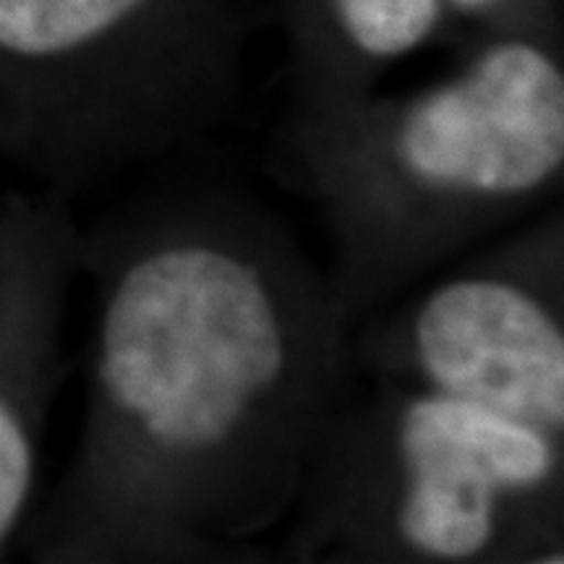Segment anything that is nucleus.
Instances as JSON below:
<instances>
[{
    "instance_id": "f257e3e1",
    "label": "nucleus",
    "mask_w": 564,
    "mask_h": 564,
    "mask_svg": "<svg viewBox=\"0 0 564 564\" xmlns=\"http://www.w3.org/2000/svg\"><path fill=\"white\" fill-rule=\"evenodd\" d=\"M329 267L270 204L167 183L105 295L97 384L131 552L243 562L288 525L356 382Z\"/></svg>"
},
{
    "instance_id": "f03ea898",
    "label": "nucleus",
    "mask_w": 564,
    "mask_h": 564,
    "mask_svg": "<svg viewBox=\"0 0 564 564\" xmlns=\"http://www.w3.org/2000/svg\"><path fill=\"white\" fill-rule=\"evenodd\" d=\"M280 158L319 209L329 274L361 324L554 199L562 68L533 42H497L403 108L324 112Z\"/></svg>"
},
{
    "instance_id": "7ed1b4c3",
    "label": "nucleus",
    "mask_w": 564,
    "mask_h": 564,
    "mask_svg": "<svg viewBox=\"0 0 564 564\" xmlns=\"http://www.w3.org/2000/svg\"><path fill=\"white\" fill-rule=\"evenodd\" d=\"M564 440L358 371L288 520L299 562H562Z\"/></svg>"
},
{
    "instance_id": "20e7f679",
    "label": "nucleus",
    "mask_w": 564,
    "mask_h": 564,
    "mask_svg": "<svg viewBox=\"0 0 564 564\" xmlns=\"http://www.w3.org/2000/svg\"><path fill=\"white\" fill-rule=\"evenodd\" d=\"M502 241L356 324V366L564 440L562 217Z\"/></svg>"
},
{
    "instance_id": "39448f33",
    "label": "nucleus",
    "mask_w": 564,
    "mask_h": 564,
    "mask_svg": "<svg viewBox=\"0 0 564 564\" xmlns=\"http://www.w3.org/2000/svg\"><path fill=\"white\" fill-rule=\"evenodd\" d=\"M152 0H0V55L53 63L131 30Z\"/></svg>"
},
{
    "instance_id": "423d86ee",
    "label": "nucleus",
    "mask_w": 564,
    "mask_h": 564,
    "mask_svg": "<svg viewBox=\"0 0 564 564\" xmlns=\"http://www.w3.org/2000/svg\"><path fill=\"white\" fill-rule=\"evenodd\" d=\"M343 37L369 61L411 53L434 30L440 0H329Z\"/></svg>"
},
{
    "instance_id": "0eeeda50",
    "label": "nucleus",
    "mask_w": 564,
    "mask_h": 564,
    "mask_svg": "<svg viewBox=\"0 0 564 564\" xmlns=\"http://www.w3.org/2000/svg\"><path fill=\"white\" fill-rule=\"evenodd\" d=\"M32 486V447L17 413L0 400V544L17 525Z\"/></svg>"
},
{
    "instance_id": "6e6552de",
    "label": "nucleus",
    "mask_w": 564,
    "mask_h": 564,
    "mask_svg": "<svg viewBox=\"0 0 564 564\" xmlns=\"http://www.w3.org/2000/svg\"><path fill=\"white\" fill-rule=\"evenodd\" d=\"M457 3H460V6H484V3H489V0H457Z\"/></svg>"
}]
</instances>
